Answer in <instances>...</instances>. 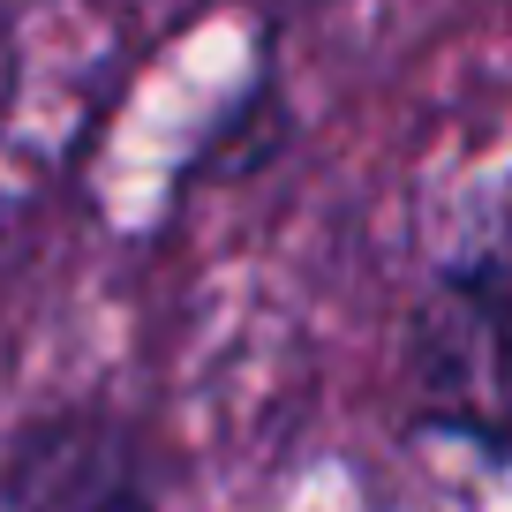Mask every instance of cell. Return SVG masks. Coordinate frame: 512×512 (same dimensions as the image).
Listing matches in <instances>:
<instances>
[{"mask_svg":"<svg viewBox=\"0 0 512 512\" xmlns=\"http://www.w3.org/2000/svg\"><path fill=\"white\" fill-rule=\"evenodd\" d=\"M407 430L512 467V166H497L430 256L400 324Z\"/></svg>","mask_w":512,"mask_h":512,"instance_id":"1","label":"cell"},{"mask_svg":"<svg viewBox=\"0 0 512 512\" xmlns=\"http://www.w3.org/2000/svg\"><path fill=\"white\" fill-rule=\"evenodd\" d=\"M0 512H151V445L106 400L38 407L0 452Z\"/></svg>","mask_w":512,"mask_h":512,"instance_id":"2","label":"cell"},{"mask_svg":"<svg viewBox=\"0 0 512 512\" xmlns=\"http://www.w3.org/2000/svg\"><path fill=\"white\" fill-rule=\"evenodd\" d=\"M287 136H294V106L279 98L272 61H256V76L189 136L181 181H189V189H226V181H249V174H264V166L287 151Z\"/></svg>","mask_w":512,"mask_h":512,"instance_id":"3","label":"cell"}]
</instances>
